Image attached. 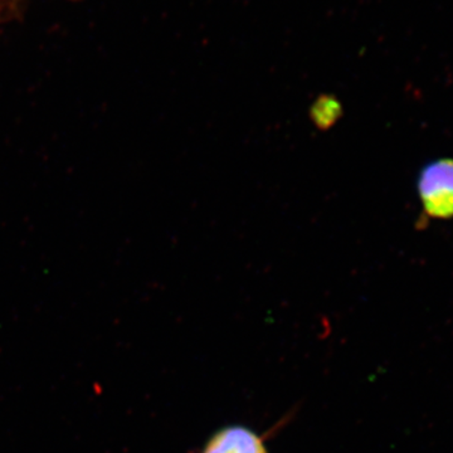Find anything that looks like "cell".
<instances>
[{
	"label": "cell",
	"instance_id": "3957f363",
	"mask_svg": "<svg viewBox=\"0 0 453 453\" xmlns=\"http://www.w3.org/2000/svg\"><path fill=\"white\" fill-rule=\"evenodd\" d=\"M342 104L338 98L330 96V95H321L320 97L316 98L310 109L311 120L320 130L330 129L342 118Z\"/></svg>",
	"mask_w": 453,
	"mask_h": 453
},
{
	"label": "cell",
	"instance_id": "6da1fadb",
	"mask_svg": "<svg viewBox=\"0 0 453 453\" xmlns=\"http://www.w3.org/2000/svg\"><path fill=\"white\" fill-rule=\"evenodd\" d=\"M419 196L429 216H453V160H440L423 169L418 180Z\"/></svg>",
	"mask_w": 453,
	"mask_h": 453
},
{
	"label": "cell",
	"instance_id": "7a4b0ae2",
	"mask_svg": "<svg viewBox=\"0 0 453 453\" xmlns=\"http://www.w3.org/2000/svg\"><path fill=\"white\" fill-rule=\"evenodd\" d=\"M202 453H270L264 437L244 426H226L214 432Z\"/></svg>",
	"mask_w": 453,
	"mask_h": 453
}]
</instances>
